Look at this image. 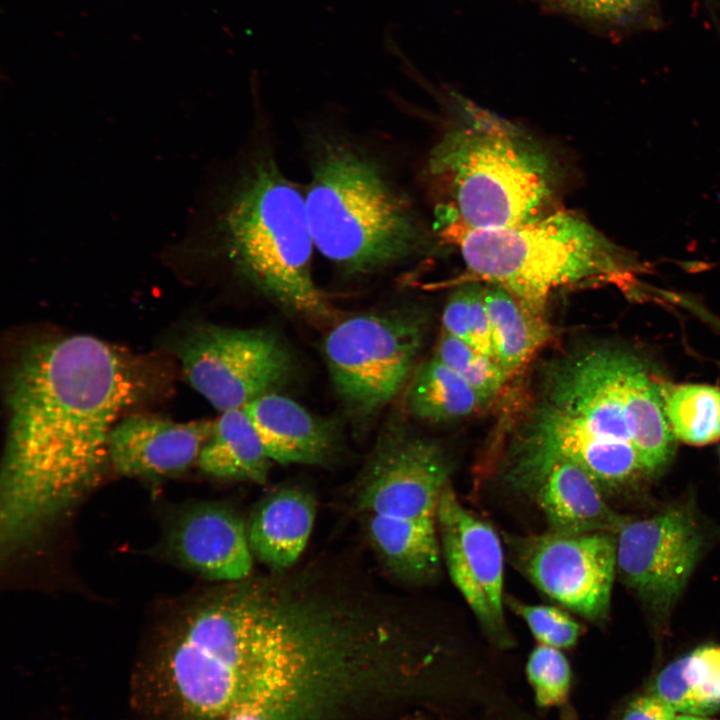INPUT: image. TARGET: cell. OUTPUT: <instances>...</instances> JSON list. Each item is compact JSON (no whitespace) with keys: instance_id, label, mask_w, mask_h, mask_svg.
I'll use <instances>...</instances> for the list:
<instances>
[{"instance_id":"obj_1","label":"cell","mask_w":720,"mask_h":720,"mask_svg":"<svg viewBox=\"0 0 720 720\" xmlns=\"http://www.w3.org/2000/svg\"><path fill=\"white\" fill-rule=\"evenodd\" d=\"M406 640L368 577L321 561L200 594L170 624L164 672L190 720H361L393 696Z\"/></svg>"},{"instance_id":"obj_2","label":"cell","mask_w":720,"mask_h":720,"mask_svg":"<svg viewBox=\"0 0 720 720\" xmlns=\"http://www.w3.org/2000/svg\"><path fill=\"white\" fill-rule=\"evenodd\" d=\"M144 362L90 335L42 338L7 378L1 544L34 540L98 480L119 415L151 392Z\"/></svg>"},{"instance_id":"obj_3","label":"cell","mask_w":720,"mask_h":720,"mask_svg":"<svg viewBox=\"0 0 720 720\" xmlns=\"http://www.w3.org/2000/svg\"><path fill=\"white\" fill-rule=\"evenodd\" d=\"M663 389L640 359L614 347L556 359L513 441L509 482L559 460L579 465L606 487L659 470L675 446Z\"/></svg>"},{"instance_id":"obj_4","label":"cell","mask_w":720,"mask_h":720,"mask_svg":"<svg viewBox=\"0 0 720 720\" xmlns=\"http://www.w3.org/2000/svg\"><path fill=\"white\" fill-rule=\"evenodd\" d=\"M454 104L428 159L438 229L516 226L556 211L560 170L544 146L468 99L455 95Z\"/></svg>"},{"instance_id":"obj_5","label":"cell","mask_w":720,"mask_h":720,"mask_svg":"<svg viewBox=\"0 0 720 720\" xmlns=\"http://www.w3.org/2000/svg\"><path fill=\"white\" fill-rule=\"evenodd\" d=\"M221 232L234 269L262 295L314 325L340 319L313 278L305 195L270 152L254 155L241 173Z\"/></svg>"},{"instance_id":"obj_6","label":"cell","mask_w":720,"mask_h":720,"mask_svg":"<svg viewBox=\"0 0 720 720\" xmlns=\"http://www.w3.org/2000/svg\"><path fill=\"white\" fill-rule=\"evenodd\" d=\"M305 205L315 247L346 275L374 274L416 248L407 201L374 157L341 136L314 142Z\"/></svg>"},{"instance_id":"obj_7","label":"cell","mask_w":720,"mask_h":720,"mask_svg":"<svg viewBox=\"0 0 720 720\" xmlns=\"http://www.w3.org/2000/svg\"><path fill=\"white\" fill-rule=\"evenodd\" d=\"M439 230L475 280L504 289L541 317L557 293L612 280L630 264L621 248L569 211L516 226Z\"/></svg>"},{"instance_id":"obj_8","label":"cell","mask_w":720,"mask_h":720,"mask_svg":"<svg viewBox=\"0 0 720 720\" xmlns=\"http://www.w3.org/2000/svg\"><path fill=\"white\" fill-rule=\"evenodd\" d=\"M449 474L439 445L396 423L381 431L360 473L355 505L369 544L402 581L424 584L439 576L438 508Z\"/></svg>"},{"instance_id":"obj_9","label":"cell","mask_w":720,"mask_h":720,"mask_svg":"<svg viewBox=\"0 0 720 720\" xmlns=\"http://www.w3.org/2000/svg\"><path fill=\"white\" fill-rule=\"evenodd\" d=\"M330 328L323 342L329 376L345 414L360 429L413 374L423 319L416 312L388 309L351 315Z\"/></svg>"},{"instance_id":"obj_10","label":"cell","mask_w":720,"mask_h":720,"mask_svg":"<svg viewBox=\"0 0 720 720\" xmlns=\"http://www.w3.org/2000/svg\"><path fill=\"white\" fill-rule=\"evenodd\" d=\"M175 346L188 383L221 413L278 392L296 368L288 345L267 328L201 324Z\"/></svg>"},{"instance_id":"obj_11","label":"cell","mask_w":720,"mask_h":720,"mask_svg":"<svg viewBox=\"0 0 720 720\" xmlns=\"http://www.w3.org/2000/svg\"><path fill=\"white\" fill-rule=\"evenodd\" d=\"M507 545L514 567L548 598L589 620L606 616L616 570L608 533L549 530L508 536Z\"/></svg>"},{"instance_id":"obj_12","label":"cell","mask_w":720,"mask_h":720,"mask_svg":"<svg viewBox=\"0 0 720 720\" xmlns=\"http://www.w3.org/2000/svg\"><path fill=\"white\" fill-rule=\"evenodd\" d=\"M438 534L450 578L488 637L506 647L504 552L495 529L462 505L448 483L438 508Z\"/></svg>"},{"instance_id":"obj_13","label":"cell","mask_w":720,"mask_h":720,"mask_svg":"<svg viewBox=\"0 0 720 720\" xmlns=\"http://www.w3.org/2000/svg\"><path fill=\"white\" fill-rule=\"evenodd\" d=\"M616 568L656 613L668 611L680 595L702 547L693 515L680 507L617 529Z\"/></svg>"},{"instance_id":"obj_14","label":"cell","mask_w":720,"mask_h":720,"mask_svg":"<svg viewBox=\"0 0 720 720\" xmlns=\"http://www.w3.org/2000/svg\"><path fill=\"white\" fill-rule=\"evenodd\" d=\"M168 546L182 565L218 583L253 573L247 523L224 504L206 502L185 509L171 525Z\"/></svg>"},{"instance_id":"obj_15","label":"cell","mask_w":720,"mask_h":720,"mask_svg":"<svg viewBox=\"0 0 720 720\" xmlns=\"http://www.w3.org/2000/svg\"><path fill=\"white\" fill-rule=\"evenodd\" d=\"M214 421L176 422L134 415L118 422L109 437L108 460L130 477H163L197 463Z\"/></svg>"},{"instance_id":"obj_16","label":"cell","mask_w":720,"mask_h":720,"mask_svg":"<svg viewBox=\"0 0 720 720\" xmlns=\"http://www.w3.org/2000/svg\"><path fill=\"white\" fill-rule=\"evenodd\" d=\"M513 485L530 494L551 531L608 533L616 532L623 522L607 506L598 483L571 461L550 463Z\"/></svg>"},{"instance_id":"obj_17","label":"cell","mask_w":720,"mask_h":720,"mask_svg":"<svg viewBox=\"0 0 720 720\" xmlns=\"http://www.w3.org/2000/svg\"><path fill=\"white\" fill-rule=\"evenodd\" d=\"M244 410L273 462L324 465L336 455L340 442L336 421L312 414L287 396L268 393Z\"/></svg>"},{"instance_id":"obj_18","label":"cell","mask_w":720,"mask_h":720,"mask_svg":"<svg viewBox=\"0 0 720 720\" xmlns=\"http://www.w3.org/2000/svg\"><path fill=\"white\" fill-rule=\"evenodd\" d=\"M316 517L314 496L287 486L267 495L247 522L254 559L270 571L293 568L304 552Z\"/></svg>"},{"instance_id":"obj_19","label":"cell","mask_w":720,"mask_h":720,"mask_svg":"<svg viewBox=\"0 0 720 720\" xmlns=\"http://www.w3.org/2000/svg\"><path fill=\"white\" fill-rule=\"evenodd\" d=\"M273 461L244 408L221 413L197 464L206 474L265 484Z\"/></svg>"},{"instance_id":"obj_20","label":"cell","mask_w":720,"mask_h":720,"mask_svg":"<svg viewBox=\"0 0 720 720\" xmlns=\"http://www.w3.org/2000/svg\"><path fill=\"white\" fill-rule=\"evenodd\" d=\"M495 359L511 378L524 368L550 340L551 328L502 288L484 286Z\"/></svg>"},{"instance_id":"obj_21","label":"cell","mask_w":720,"mask_h":720,"mask_svg":"<svg viewBox=\"0 0 720 720\" xmlns=\"http://www.w3.org/2000/svg\"><path fill=\"white\" fill-rule=\"evenodd\" d=\"M678 714L709 717L720 710V646L706 645L667 665L650 692Z\"/></svg>"},{"instance_id":"obj_22","label":"cell","mask_w":720,"mask_h":720,"mask_svg":"<svg viewBox=\"0 0 720 720\" xmlns=\"http://www.w3.org/2000/svg\"><path fill=\"white\" fill-rule=\"evenodd\" d=\"M407 401L415 417L439 423L468 417L490 400L432 356L414 372Z\"/></svg>"},{"instance_id":"obj_23","label":"cell","mask_w":720,"mask_h":720,"mask_svg":"<svg viewBox=\"0 0 720 720\" xmlns=\"http://www.w3.org/2000/svg\"><path fill=\"white\" fill-rule=\"evenodd\" d=\"M664 409L675 438L705 445L720 438V388L685 384L663 389Z\"/></svg>"},{"instance_id":"obj_24","label":"cell","mask_w":720,"mask_h":720,"mask_svg":"<svg viewBox=\"0 0 720 720\" xmlns=\"http://www.w3.org/2000/svg\"><path fill=\"white\" fill-rule=\"evenodd\" d=\"M433 357L456 372L489 400L502 391L509 379L495 359L444 331L437 341Z\"/></svg>"},{"instance_id":"obj_25","label":"cell","mask_w":720,"mask_h":720,"mask_svg":"<svg viewBox=\"0 0 720 720\" xmlns=\"http://www.w3.org/2000/svg\"><path fill=\"white\" fill-rule=\"evenodd\" d=\"M526 672L538 706L547 708L566 701L572 671L561 649L538 643L529 655Z\"/></svg>"},{"instance_id":"obj_26","label":"cell","mask_w":720,"mask_h":720,"mask_svg":"<svg viewBox=\"0 0 720 720\" xmlns=\"http://www.w3.org/2000/svg\"><path fill=\"white\" fill-rule=\"evenodd\" d=\"M505 603L525 621L539 644L563 649L574 646L579 639L581 626L561 608L527 604L512 597Z\"/></svg>"},{"instance_id":"obj_27","label":"cell","mask_w":720,"mask_h":720,"mask_svg":"<svg viewBox=\"0 0 720 720\" xmlns=\"http://www.w3.org/2000/svg\"><path fill=\"white\" fill-rule=\"evenodd\" d=\"M649 0H576L571 18L590 24H619L631 20Z\"/></svg>"},{"instance_id":"obj_28","label":"cell","mask_w":720,"mask_h":720,"mask_svg":"<svg viewBox=\"0 0 720 720\" xmlns=\"http://www.w3.org/2000/svg\"><path fill=\"white\" fill-rule=\"evenodd\" d=\"M466 290L470 346L495 359L491 324L484 301V286L473 283L467 285Z\"/></svg>"},{"instance_id":"obj_29","label":"cell","mask_w":720,"mask_h":720,"mask_svg":"<svg viewBox=\"0 0 720 720\" xmlns=\"http://www.w3.org/2000/svg\"><path fill=\"white\" fill-rule=\"evenodd\" d=\"M442 327L445 333L470 345L466 286L455 291L448 299L443 309Z\"/></svg>"},{"instance_id":"obj_30","label":"cell","mask_w":720,"mask_h":720,"mask_svg":"<svg viewBox=\"0 0 720 720\" xmlns=\"http://www.w3.org/2000/svg\"><path fill=\"white\" fill-rule=\"evenodd\" d=\"M677 714L668 703L648 693L634 699L621 720H675Z\"/></svg>"},{"instance_id":"obj_31","label":"cell","mask_w":720,"mask_h":720,"mask_svg":"<svg viewBox=\"0 0 720 720\" xmlns=\"http://www.w3.org/2000/svg\"><path fill=\"white\" fill-rule=\"evenodd\" d=\"M544 11L570 17L576 0H530Z\"/></svg>"},{"instance_id":"obj_32","label":"cell","mask_w":720,"mask_h":720,"mask_svg":"<svg viewBox=\"0 0 720 720\" xmlns=\"http://www.w3.org/2000/svg\"><path fill=\"white\" fill-rule=\"evenodd\" d=\"M224 720H267L264 716L248 711V710H237L233 711L226 716Z\"/></svg>"},{"instance_id":"obj_33","label":"cell","mask_w":720,"mask_h":720,"mask_svg":"<svg viewBox=\"0 0 720 720\" xmlns=\"http://www.w3.org/2000/svg\"><path fill=\"white\" fill-rule=\"evenodd\" d=\"M675 720H713L710 717H702L688 714H677Z\"/></svg>"}]
</instances>
